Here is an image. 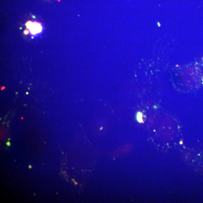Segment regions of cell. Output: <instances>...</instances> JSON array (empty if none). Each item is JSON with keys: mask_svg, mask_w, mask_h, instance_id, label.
<instances>
[{"mask_svg": "<svg viewBox=\"0 0 203 203\" xmlns=\"http://www.w3.org/2000/svg\"><path fill=\"white\" fill-rule=\"evenodd\" d=\"M27 30L32 35H35L42 32L43 27L41 24L35 21H29L26 24Z\"/></svg>", "mask_w": 203, "mask_h": 203, "instance_id": "6da1fadb", "label": "cell"}, {"mask_svg": "<svg viewBox=\"0 0 203 203\" xmlns=\"http://www.w3.org/2000/svg\"><path fill=\"white\" fill-rule=\"evenodd\" d=\"M24 33L25 35H27L29 33V30H25Z\"/></svg>", "mask_w": 203, "mask_h": 203, "instance_id": "7a4b0ae2", "label": "cell"}, {"mask_svg": "<svg viewBox=\"0 0 203 203\" xmlns=\"http://www.w3.org/2000/svg\"><path fill=\"white\" fill-rule=\"evenodd\" d=\"M6 145H7V146H10V145H11V144H10V142L9 141H8V142H7L6 143Z\"/></svg>", "mask_w": 203, "mask_h": 203, "instance_id": "3957f363", "label": "cell"}, {"mask_svg": "<svg viewBox=\"0 0 203 203\" xmlns=\"http://www.w3.org/2000/svg\"><path fill=\"white\" fill-rule=\"evenodd\" d=\"M5 89V87H2V88H1V90H3L4 89Z\"/></svg>", "mask_w": 203, "mask_h": 203, "instance_id": "277c9868", "label": "cell"}, {"mask_svg": "<svg viewBox=\"0 0 203 203\" xmlns=\"http://www.w3.org/2000/svg\"><path fill=\"white\" fill-rule=\"evenodd\" d=\"M29 167L30 168H32V167L30 165V166H29Z\"/></svg>", "mask_w": 203, "mask_h": 203, "instance_id": "5b68a950", "label": "cell"}]
</instances>
